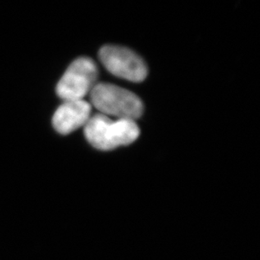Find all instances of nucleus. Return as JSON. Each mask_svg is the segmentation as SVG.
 Here are the masks:
<instances>
[{"label": "nucleus", "instance_id": "obj_3", "mask_svg": "<svg viewBox=\"0 0 260 260\" xmlns=\"http://www.w3.org/2000/svg\"><path fill=\"white\" fill-rule=\"evenodd\" d=\"M98 75V69L92 59H76L59 80L56 88L57 96L63 101L83 100L97 84Z\"/></svg>", "mask_w": 260, "mask_h": 260}, {"label": "nucleus", "instance_id": "obj_4", "mask_svg": "<svg viewBox=\"0 0 260 260\" xmlns=\"http://www.w3.org/2000/svg\"><path fill=\"white\" fill-rule=\"evenodd\" d=\"M99 57L111 74L128 81L143 82L147 76L143 58L126 47L107 45L99 52Z\"/></svg>", "mask_w": 260, "mask_h": 260}, {"label": "nucleus", "instance_id": "obj_5", "mask_svg": "<svg viewBox=\"0 0 260 260\" xmlns=\"http://www.w3.org/2000/svg\"><path fill=\"white\" fill-rule=\"evenodd\" d=\"M92 106L84 100L64 101L55 111L52 125L61 135H68L84 126L91 117Z\"/></svg>", "mask_w": 260, "mask_h": 260}, {"label": "nucleus", "instance_id": "obj_1", "mask_svg": "<svg viewBox=\"0 0 260 260\" xmlns=\"http://www.w3.org/2000/svg\"><path fill=\"white\" fill-rule=\"evenodd\" d=\"M84 127L88 143L102 151L132 144L140 135V129L135 120H111L101 113L91 116Z\"/></svg>", "mask_w": 260, "mask_h": 260}, {"label": "nucleus", "instance_id": "obj_2", "mask_svg": "<svg viewBox=\"0 0 260 260\" xmlns=\"http://www.w3.org/2000/svg\"><path fill=\"white\" fill-rule=\"evenodd\" d=\"M91 104L101 114L135 120L143 113L140 98L131 91L111 84H97L90 93Z\"/></svg>", "mask_w": 260, "mask_h": 260}]
</instances>
